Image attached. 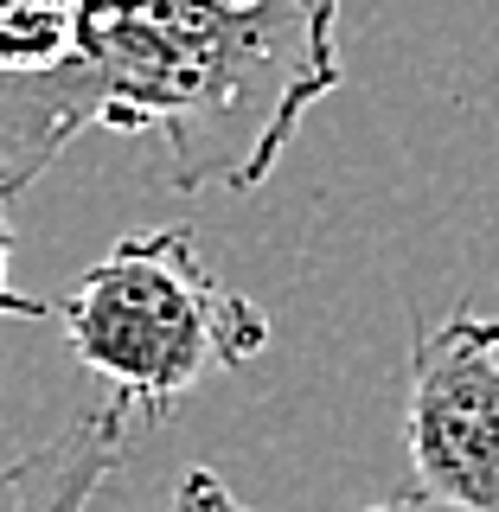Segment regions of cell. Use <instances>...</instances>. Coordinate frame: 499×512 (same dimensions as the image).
Wrapping results in <instances>:
<instances>
[{
  "label": "cell",
  "instance_id": "5b68a950",
  "mask_svg": "<svg viewBox=\"0 0 499 512\" xmlns=\"http://www.w3.org/2000/svg\"><path fill=\"white\" fill-rule=\"evenodd\" d=\"M173 512H250V506L237 500V493L224 487L212 468H192V474H180ZM365 512H410V493H397V500H384V506H365Z\"/></svg>",
  "mask_w": 499,
  "mask_h": 512
},
{
  "label": "cell",
  "instance_id": "8992f818",
  "mask_svg": "<svg viewBox=\"0 0 499 512\" xmlns=\"http://www.w3.org/2000/svg\"><path fill=\"white\" fill-rule=\"evenodd\" d=\"M7 263H13V224H7V199H0V320H39V314H52V301L20 295V288H13Z\"/></svg>",
  "mask_w": 499,
  "mask_h": 512
},
{
  "label": "cell",
  "instance_id": "277c9868",
  "mask_svg": "<svg viewBox=\"0 0 499 512\" xmlns=\"http://www.w3.org/2000/svg\"><path fill=\"white\" fill-rule=\"evenodd\" d=\"M128 416L116 404H96L32 442L0 474V512H96V493L122 461Z\"/></svg>",
  "mask_w": 499,
  "mask_h": 512
},
{
  "label": "cell",
  "instance_id": "6da1fadb",
  "mask_svg": "<svg viewBox=\"0 0 499 512\" xmlns=\"http://www.w3.org/2000/svg\"><path fill=\"white\" fill-rule=\"evenodd\" d=\"M340 77V0H109L58 71L0 77V199L84 128L160 135L180 192H256Z\"/></svg>",
  "mask_w": 499,
  "mask_h": 512
},
{
  "label": "cell",
  "instance_id": "7a4b0ae2",
  "mask_svg": "<svg viewBox=\"0 0 499 512\" xmlns=\"http://www.w3.org/2000/svg\"><path fill=\"white\" fill-rule=\"evenodd\" d=\"M52 314L122 416H167L212 372H237L269 346V314L212 276L186 224L122 237Z\"/></svg>",
  "mask_w": 499,
  "mask_h": 512
},
{
  "label": "cell",
  "instance_id": "52a82bcc",
  "mask_svg": "<svg viewBox=\"0 0 499 512\" xmlns=\"http://www.w3.org/2000/svg\"><path fill=\"white\" fill-rule=\"evenodd\" d=\"M13 7H52V13H90V7H109V0H0V13H13Z\"/></svg>",
  "mask_w": 499,
  "mask_h": 512
},
{
  "label": "cell",
  "instance_id": "3957f363",
  "mask_svg": "<svg viewBox=\"0 0 499 512\" xmlns=\"http://www.w3.org/2000/svg\"><path fill=\"white\" fill-rule=\"evenodd\" d=\"M410 506L499 512V314L455 308L410 340Z\"/></svg>",
  "mask_w": 499,
  "mask_h": 512
}]
</instances>
